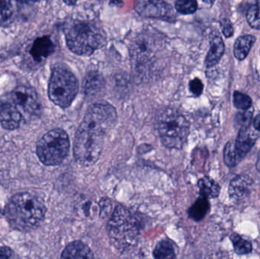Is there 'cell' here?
Listing matches in <instances>:
<instances>
[{"label": "cell", "mask_w": 260, "mask_h": 259, "mask_svg": "<svg viewBox=\"0 0 260 259\" xmlns=\"http://www.w3.org/2000/svg\"><path fill=\"white\" fill-rule=\"evenodd\" d=\"M117 121V111L110 103L99 102L89 106L75 137L74 157L78 164L90 167L99 161L105 138Z\"/></svg>", "instance_id": "cell-1"}, {"label": "cell", "mask_w": 260, "mask_h": 259, "mask_svg": "<svg viewBox=\"0 0 260 259\" xmlns=\"http://www.w3.org/2000/svg\"><path fill=\"white\" fill-rule=\"evenodd\" d=\"M46 208L42 201L29 193H18L11 198L6 214L11 226L20 231H30L44 220Z\"/></svg>", "instance_id": "cell-2"}, {"label": "cell", "mask_w": 260, "mask_h": 259, "mask_svg": "<svg viewBox=\"0 0 260 259\" xmlns=\"http://www.w3.org/2000/svg\"><path fill=\"white\" fill-rule=\"evenodd\" d=\"M64 33L69 49L79 56H90L106 42L103 29L92 21L70 20L65 24Z\"/></svg>", "instance_id": "cell-3"}, {"label": "cell", "mask_w": 260, "mask_h": 259, "mask_svg": "<svg viewBox=\"0 0 260 259\" xmlns=\"http://www.w3.org/2000/svg\"><path fill=\"white\" fill-rule=\"evenodd\" d=\"M140 222L128 208L118 205L108 222V230L113 246L126 252L135 247L140 235Z\"/></svg>", "instance_id": "cell-4"}, {"label": "cell", "mask_w": 260, "mask_h": 259, "mask_svg": "<svg viewBox=\"0 0 260 259\" xmlns=\"http://www.w3.org/2000/svg\"><path fill=\"white\" fill-rule=\"evenodd\" d=\"M79 91V82L68 66L58 63L53 66L49 82L48 94L56 106L65 109L74 100Z\"/></svg>", "instance_id": "cell-5"}, {"label": "cell", "mask_w": 260, "mask_h": 259, "mask_svg": "<svg viewBox=\"0 0 260 259\" xmlns=\"http://www.w3.org/2000/svg\"><path fill=\"white\" fill-rule=\"evenodd\" d=\"M158 132L165 147L180 149L187 140L189 123L178 109L168 108L159 117Z\"/></svg>", "instance_id": "cell-6"}, {"label": "cell", "mask_w": 260, "mask_h": 259, "mask_svg": "<svg viewBox=\"0 0 260 259\" xmlns=\"http://www.w3.org/2000/svg\"><path fill=\"white\" fill-rule=\"evenodd\" d=\"M70 141L67 132L54 129L44 135L37 144V155L46 166H56L68 155Z\"/></svg>", "instance_id": "cell-7"}, {"label": "cell", "mask_w": 260, "mask_h": 259, "mask_svg": "<svg viewBox=\"0 0 260 259\" xmlns=\"http://www.w3.org/2000/svg\"><path fill=\"white\" fill-rule=\"evenodd\" d=\"M157 39V36L148 30L136 36L130 47L132 60L136 67L145 65L154 58L160 45Z\"/></svg>", "instance_id": "cell-8"}, {"label": "cell", "mask_w": 260, "mask_h": 259, "mask_svg": "<svg viewBox=\"0 0 260 259\" xmlns=\"http://www.w3.org/2000/svg\"><path fill=\"white\" fill-rule=\"evenodd\" d=\"M3 100L20 106L28 114H37L41 110L39 99L36 91L31 87L20 86L6 94Z\"/></svg>", "instance_id": "cell-9"}, {"label": "cell", "mask_w": 260, "mask_h": 259, "mask_svg": "<svg viewBox=\"0 0 260 259\" xmlns=\"http://www.w3.org/2000/svg\"><path fill=\"white\" fill-rule=\"evenodd\" d=\"M138 13L144 17L171 20L175 18L171 5L164 1H138L135 5Z\"/></svg>", "instance_id": "cell-10"}, {"label": "cell", "mask_w": 260, "mask_h": 259, "mask_svg": "<svg viewBox=\"0 0 260 259\" xmlns=\"http://www.w3.org/2000/svg\"><path fill=\"white\" fill-rule=\"evenodd\" d=\"M22 121V115L16 106L9 102L0 100V124L4 129L14 130L18 129Z\"/></svg>", "instance_id": "cell-11"}, {"label": "cell", "mask_w": 260, "mask_h": 259, "mask_svg": "<svg viewBox=\"0 0 260 259\" xmlns=\"http://www.w3.org/2000/svg\"><path fill=\"white\" fill-rule=\"evenodd\" d=\"M258 136L250 127L241 128L235 141V147L241 159L250 152L256 143Z\"/></svg>", "instance_id": "cell-12"}, {"label": "cell", "mask_w": 260, "mask_h": 259, "mask_svg": "<svg viewBox=\"0 0 260 259\" xmlns=\"http://www.w3.org/2000/svg\"><path fill=\"white\" fill-rule=\"evenodd\" d=\"M55 46L49 36L37 38L32 45L30 54L37 62H41L54 52Z\"/></svg>", "instance_id": "cell-13"}, {"label": "cell", "mask_w": 260, "mask_h": 259, "mask_svg": "<svg viewBox=\"0 0 260 259\" xmlns=\"http://www.w3.org/2000/svg\"><path fill=\"white\" fill-rule=\"evenodd\" d=\"M105 78L99 71H90L85 76L83 88L85 94L88 97L99 95L105 89Z\"/></svg>", "instance_id": "cell-14"}, {"label": "cell", "mask_w": 260, "mask_h": 259, "mask_svg": "<svg viewBox=\"0 0 260 259\" xmlns=\"http://www.w3.org/2000/svg\"><path fill=\"white\" fill-rule=\"evenodd\" d=\"M253 185L251 178L246 175H239L232 179L229 187V194L233 199H241L250 193Z\"/></svg>", "instance_id": "cell-15"}, {"label": "cell", "mask_w": 260, "mask_h": 259, "mask_svg": "<svg viewBox=\"0 0 260 259\" xmlns=\"http://www.w3.org/2000/svg\"><path fill=\"white\" fill-rule=\"evenodd\" d=\"M60 259H94V257L87 245L81 241H75L62 251Z\"/></svg>", "instance_id": "cell-16"}, {"label": "cell", "mask_w": 260, "mask_h": 259, "mask_svg": "<svg viewBox=\"0 0 260 259\" xmlns=\"http://www.w3.org/2000/svg\"><path fill=\"white\" fill-rule=\"evenodd\" d=\"M224 52V44L222 38L219 36H214L211 41L210 49L206 59L207 67L216 65L222 57Z\"/></svg>", "instance_id": "cell-17"}, {"label": "cell", "mask_w": 260, "mask_h": 259, "mask_svg": "<svg viewBox=\"0 0 260 259\" xmlns=\"http://www.w3.org/2000/svg\"><path fill=\"white\" fill-rule=\"evenodd\" d=\"M256 41V38L252 35H244L240 36L235 44L234 53L235 57L239 60H243L247 57L252 46Z\"/></svg>", "instance_id": "cell-18"}, {"label": "cell", "mask_w": 260, "mask_h": 259, "mask_svg": "<svg viewBox=\"0 0 260 259\" xmlns=\"http://www.w3.org/2000/svg\"><path fill=\"white\" fill-rule=\"evenodd\" d=\"M201 196L206 199H215L220 194L219 185L213 179L208 176L202 178L198 182Z\"/></svg>", "instance_id": "cell-19"}, {"label": "cell", "mask_w": 260, "mask_h": 259, "mask_svg": "<svg viewBox=\"0 0 260 259\" xmlns=\"http://www.w3.org/2000/svg\"><path fill=\"white\" fill-rule=\"evenodd\" d=\"M153 255L154 259H176L174 243L168 240H161L156 245Z\"/></svg>", "instance_id": "cell-20"}, {"label": "cell", "mask_w": 260, "mask_h": 259, "mask_svg": "<svg viewBox=\"0 0 260 259\" xmlns=\"http://www.w3.org/2000/svg\"><path fill=\"white\" fill-rule=\"evenodd\" d=\"M209 202L208 199L201 196L189 209V215L192 220L200 221L204 218L209 210Z\"/></svg>", "instance_id": "cell-21"}, {"label": "cell", "mask_w": 260, "mask_h": 259, "mask_svg": "<svg viewBox=\"0 0 260 259\" xmlns=\"http://www.w3.org/2000/svg\"><path fill=\"white\" fill-rule=\"evenodd\" d=\"M15 20V12L12 3L0 1V26L9 27Z\"/></svg>", "instance_id": "cell-22"}, {"label": "cell", "mask_w": 260, "mask_h": 259, "mask_svg": "<svg viewBox=\"0 0 260 259\" xmlns=\"http://www.w3.org/2000/svg\"><path fill=\"white\" fill-rule=\"evenodd\" d=\"M241 160L235 147V141L228 142L224 150V161L226 165L230 167H235Z\"/></svg>", "instance_id": "cell-23"}, {"label": "cell", "mask_w": 260, "mask_h": 259, "mask_svg": "<svg viewBox=\"0 0 260 259\" xmlns=\"http://www.w3.org/2000/svg\"><path fill=\"white\" fill-rule=\"evenodd\" d=\"M232 243H233L234 248H235V252L239 255H246V254L251 252L252 244L249 240L243 238L241 236L238 234H233L231 237Z\"/></svg>", "instance_id": "cell-24"}, {"label": "cell", "mask_w": 260, "mask_h": 259, "mask_svg": "<svg viewBox=\"0 0 260 259\" xmlns=\"http://www.w3.org/2000/svg\"><path fill=\"white\" fill-rule=\"evenodd\" d=\"M247 19L250 27L260 30V1L250 6L247 11Z\"/></svg>", "instance_id": "cell-25"}, {"label": "cell", "mask_w": 260, "mask_h": 259, "mask_svg": "<svg viewBox=\"0 0 260 259\" xmlns=\"http://www.w3.org/2000/svg\"><path fill=\"white\" fill-rule=\"evenodd\" d=\"M177 12L183 15H189L197 10L198 5L194 0H179L175 3Z\"/></svg>", "instance_id": "cell-26"}, {"label": "cell", "mask_w": 260, "mask_h": 259, "mask_svg": "<svg viewBox=\"0 0 260 259\" xmlns=\"http://www.w3.org/2000/svg\"><path fill=\"white\" fill-rule=\"evenodd\" d=\"M234 104L238 109L247 110L251 107L252 100L247 94L235 91L234 93Z\"/></svg>", "instance_id": "cell-27"}, {"label": "cell", "mask_w": 260, "mask_h": 259, "mask_svg": "<svg viewBox=\"0 0 260 259\" xmlns=\"http://www.w3.org/2000/svg\"><path fill=\"white\" fill-rule=\"evenodd\" d=\"M253 113V109L250 108L247 110H244L237 114L235 122L238 126H241V128L250 127Z\"/></svg>", "instance_id": "cell-28"}, {"label": "cell", "mask_w": 260, "mask_h": 259, "mask_svg": "<svg viewBox=\"0 0 260 259\" xmlns=\"http://www.w3.org/2000/svg\"><path fill=\"white\" fill-rule=\"evenodd\" d=\"M203 88L204 86L200 79H195L189 82V90L196 97H199L203 94Z\"/></svg>", "instance_id": "cell-29"}, {"label": "cell", "mask_w": 260, "mask_h": 259, "mask_svg": "<svg viewBox=\"0 0 260 259\" xmlns=\"http://www.w3.org/2000/svg\"><path fill=\"white\" fill-rule=\"evenodd\" d=\"M220 24H221V28L224 36L228 38L232 36V35L234 34V28L232 21L228 18H223L221 19Z\"/></svg>", "instance_id": "cell-30"}, {"label": "cell", "mask_w": 260, "mask_h": 259, "mask_svg": "<svg viewBox=\"0 0 260 259\" xmlns=\"http://www.w3.org/2000/svg\"><path fill=\"white\" fill-rule=\"evenodd\" d=\"M12 254V250L8 246L0 247V259H10Z\"/></svg>", "instance_id": "cell-31"}, {"label": "cell", "mask_w": 260, "mask_h": 259, "mask_svg": "<svg viewBox=\"0 0 260 259\" xmlns=\"http://www.w3.org/2000/svg\"><path fill=\"white\" fill-rule=\"evenodd\" d=\"M253 126H254L256 130L260 132V115H258L257 117L254 119V121H253Z\"/></svg>", "instance_id": "cell-32"}]
</instances>
